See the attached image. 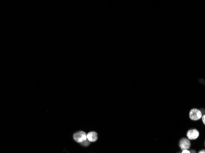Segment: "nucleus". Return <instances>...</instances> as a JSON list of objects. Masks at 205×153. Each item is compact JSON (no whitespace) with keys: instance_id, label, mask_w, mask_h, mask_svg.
I'll list each match as a JSON object with an SVG mask.
<instances>
[{"instance_id":"nucleus-7","label":"nucleus","mask_w":205,"mask_h":153,"mask_svg":"<svg viewBox=\"0 0 205 153\" xmlns=\"http://www.w3.org/2000/svg\"><path fill=\"white\" fill-rule=\"evenodd\" d=\"M181 153H191V152H190L189 149H184L182 151Z\"/></svg>"},{"instance_id":"nucleus-1","label":"nucleus","mask_w":205,"mask_h":153,"mask_svg":"<svg viewBox=\"0 0 205 153\" xmlns=\"http://www.w3.org/2000/svg\"><path fill=\"white\" fill-rule=\"evenodd\" d=\"M203 116L201 111L198 108H192L189 112V118L192 121H199Z\"/></svg>"},{"instance_id":"nucleus-10","label":"nucleus","mask_w":205,"mask_h":153,"mask_svg":"<svg viewBox=\"0 0 205 153\" xmlns=\"http://www.w3.org/2000/svg\"><path fill=\"white\" fill-rule=\"evenodd\" d=\"M204 144H205V142H204Z\"/></svg>"},{"instance_id":"nucleus-9","label":"nucleus","mask_w":205,"mask_h":153,"mask_svg":"<svg viewBox=\"0 0 205 153\" xmlns=\"http://www.w3.org/2000/svg\"><path fill=\"white\" fill-rule=\"evenodd\" d=\"M199 153H205V150H204V149H202V150L200 151L199 152Z\"/></svg>"},{"instance_id":"nucleus-3","label":"nucleus","mask_w":205,"mask_h":153,"mask_svg":"<svg viewBox=\"0 0 205 153\" xmlns=\"http://www.w3.org/2000/svg\"><path fill=\"white\" fill-rule=\"evenodd\" d=\"M200 136L199 131L196 129H192L187 131V137L190 140H194L197 139Z\"/></svg>"},{"instance_id":"nucleus-2","label":"nucleus","mask_w":205,"mask_h":153,"mask_svg":"<svg viewBox=\"0 0 205 153\" xmlns=\"http://www.w3.org/2000/svg\"><path fill=\"white\" fill-rule=\"evenodd\" d=\"M73 138L76 142L79 143H82L87 140V134L84 131H79L75 133L73 135Z\"/></svg>"},{"instance_id":"nucleus-8","label":"nucleus","mask_w":205,"mask_h":153,"mask_svg":"<svg viewBox=\"0 0 205 153\" xmlns=\"http://www.w3.org/2000/svg\"><path fill=\"white\" fill-rule=\"evenodd\" d=\"M201 120H202V122L205 125V115H203L202 118H201Z\"/></svg>"},{"instance_id":"nucleus-6","label":"nucleus","mask_w":205,"mask_h":153,"mask_svg":"<svg viewBox=\"0 0 205 153\" xmlns=\"http://www.w3.org/2000/svg\"><path fill=\"white\" fill-rule=\"evenodd\" d=\"M83 146H88V145H89V144H90V142L88 140H86V141H85V142H84L82 143H81Z\"/></svg>"},{"instance_id":"nucleus-5","label":"nucleus","mask_w":205,"mask_h":153,"mask_svg":"<svg viewBox=\"0 0 205 153\" xmlns=\"http://www.w3.org/2000/svg\"><path fill=\"white\" fill-rule=\"evenodd\" d=\"M87 138L90 142H95L98 139V134L95 132H90L87 134Z\"/></svg>"},{"instance_id":"nucleus-4","label":"nucleus","mask_w":205,"mask_h":153,"mask_svg":"<svg viewBox=\"0 0 205 153\" xmlns=\"http://www.w3.org/2000/svg\"><path fill=\"white\" fill-rule=\"evenodd\" d=\"M179 146L182 150L189 149L191 147V143L187 138H182L179 141Z\"/></svg>"}]
</instances>
